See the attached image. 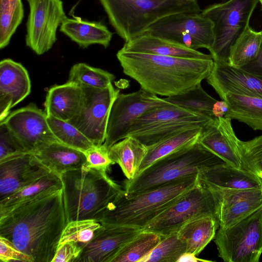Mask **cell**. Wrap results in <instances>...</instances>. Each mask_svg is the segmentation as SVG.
<instances>
[{
  "label": "cell",
  "mask_w": 262,
  "mask_h": 262,
  "mask_svg": "<svg viewBox=\"0 0 262 262\" xmlns=\"http://www.w3.org/2000/svg\"><path fill=\"white\" fill-rule=\"evenodd\" d=\"M67 223L62 187L0 213V236L34 262H52Z\"/></svg>",
  "instance_id": "1"
},
{
  "label": "cell",
  "mask_w": 262,
  "mask_h": 262,
  "mask_svg": "<svg viewBox=\"0 0 262 262\" xmlns=\"http://www.w3.org/2000/svg\"><path fill=\"white\" fill-rule=\"evenodd\" d=\"M117 58L123 73L141 89L169 97L184 93L206 79L213 59H194L131 52L119 50Z\"/></svg>",
  "instance_id": "2"
},
{
  "label": "cell",
  "mask_w": 262,
  "mask_h": 262,
  "mask_svg": "<svg viewBox=\"0 0 262 262\" xmlns=\"http://www.w3.org/2000/svg\"><path fill=\"white\" fill-rule=\"evenodd\" d=\"M68 223L82 220L99 222L123 191L107 172L83 167L60 176Z\"/></svg>",
  "instance_id": "3"
},
{
  "label": "cell",
  "mask_w": 262,
  "mask_h": 262,
  "mask_svg": "<svg viewBox=\"0 0 262 262\" xmlns=\"http://www.w3.org/2000/svg\"><path fill=\"white\" fill-rule=\"evenodd\" d=\"M199 179V175L189 177L132 195H127L123 190L100 223L143 229L195 185Z\"/></svg>",
  "instance_id": "4"
},
{
  "label": "cell",
  "mask_w": 262,
  "mask_h": 262,
  "mask_svg": "<svg viewBox=\"0 0 262 262\" xmlns=\"http://www.w3.org/2000/svg\"><path fill=\"white\" fill-rule=\"evenodd\" d=\"M116 33L125 41L144 33L160 18L201 12L197 0H99Z\"/></svg>",
  "instance_id": "5"
},
{
  "label": "cell",
  "mask_w": 262,
  "mask_h": 262,
  "mask_svg": "<svg viewBox=\"0 0 262 262\" xmlns=\"http://www.w3.org/2000/svg\"><path fill=\"white\" fill-rule=\"evenodd\" d=\"M224 162L198 141L155 161L134 179L125 182V192L132 195L175 181L198 176L203 169Z\"/></svg>",
  "instance_id": "6"
},
{
  "label": "cell",
  "mask_w": 262,
  "mask_h": 262,
  "mask_svg": "<svg viewBox=\"0 0 262 262\" xmlns=\"http://www.w3.org/2000/svg\"><path fill=\"white\" fill-rule=\"evenodd\" d=\"M259 0H228L210 5L201 13L213 23L214 40L209 50L214 61H228L232 46L250 26Z\"/></svg>",
  "instance_id": "7"
},
{
  "label": "cell",
  "mask_w": 262,
  "mask_h": 262,
  "mask_svg": "<svg viewBox=\"0 0 262 262\" xmlns=\"http://www.w3.org/2000/svg\"><path fill=\"white\" fill-rule=\"evenodd\" d=\"M219 256L225 262H258L262 253V207L214 237Z\"/></svg>",
  "instance_id": "8"
},
{
  "label": "cell",
  "mask_w": 262,
  "mask_h": 262,
  "mask_svg": "<svg viewBox=\"0 0 262 262\" xmlns=\"http://www.w3.org/2000/svg\"><path fill=\"white\" fill-rule=\"evenodd\" d=\"M205 216L217 218L216 202L210 190L199 179L195 185L143 230L166 235L192 220Z\"/></svg>",
  "instance_id": "9"
},
{
  "label": "cell",
  "mask_w": 262,
  "mask_h": 262,
  "mask_svg": "<svg viewBox=\"0 0 262 262\" xmlns=\"http://www.w3.org/2000/svg\"><path fill=\"white\" fill-rule=\"evenodd\" d=\"M82 97L76 115L70 123L82 132L95 146L104 142L112 105L119 90L112 84L106 88L81 85Z\"/></svg>",
  "instance_id": "10"
},
{
  "label": "cell",
  "mask_w": 262,
  "mask_h": 262,
  "mask_svg": "<svg viewBox=\"0 0 262 262\" xmlns=\"http://www.w3.org/2000/svg\"><path fill=\"white\" fill-rule=\"evenodd\" d=\"M169 103L164 98L141 88L130 93L119 94L111 110L102 145L108 150L113 144L128 136L132 124L144 112Z\"/></svg>",
  "instance_id": "11"
},
{
  "label": "cell",
  "mask_w": 262,
  "mask_h": 262,
  "mask_svg": "<svg viewBox=\"0 0 262 262\" xmlns=\"http://www.w3.org/2000/svg\"><path fill=\"white\" fill-rule=\"evenodd\" d=\"M29 13L26 23V45L38 55L50 50L56 33L67 17L61 0H27Z\"/></svg>",
  "instance_id": "12"
},
{
  "label": "cell",
  "mask_w": 262,
  "mask_h": 262,
  "mask_svg": "<svg viewBox=\"0 0 262 262\" xmlns=\"http://www.w3.org/2000/svg\"><path fill=\"white\" fill-rule=\"evenodd\" d=\"M2 122L28 152L34 154L49 144L60 142L49 125L45 111L34 103L14 111Z\"/></svg>",
  "instance_id": "13"
},
{
  "label": "cell",
  "mask_w": 262,
  "mask_h": 262,
  "mask_svg": "<svg viewBox=\"0 0 262 262\" xmlns=\"http://www.w3.org/2000/svg\"><path fill=\"white\" fill-rule=\"evenodd\" d=\"M207 187L215 200L220 228L234 225L262 207V186L245 189Z\"/></svg>",
  "instance_id": "14"
},
{
  "label": "cell",
  "mask_w": 262,
  "mask_h": 262,
  "mask_svg": "<svg viewBox=\"0 0 262 262\" xmlns=\"http://www.w3.org/2000/svg\"><path fill=\"white\" fill-rule=\"evenodd\" d=\"M162 38L185 33L194 37L203 48L209 50L214 36L212 21L201 12H179L164 16L151 25L144 32Z\"/></svg>",
  "instance_id": "15"
},
{
  "label": "cell",
  "mask_w": 262,
  "mask_h": 262,
  "mask_svg": "<svg viewBox=\"0 0 262 262\" xmlns=\"http://www.w3.org/2000/svg\"><path fill=\"white\" fill-rule=\"evenodd\" d=\"M51 172L32 153L21 154L0 161V200Z\"/></svg>",
  "instance_id": "16"
},
{
  "label": "cell",
  "mask_w": 262,
  "mask_h": 262,
  "mask_svg": "<svg viewBox=\"0 0 262 262\" xmlns=\"http://www.w3.org/2000/svg\"><path fill=\"white\" fill-rule=\"evenodd\" d=\"M206 80L221 99L228 93L262 98V76L228 61H214Z\"/></svg>",
  "instance_id": "17"
},
{
  "label": "cell",
  "mask_w": 262,
  "mask_h": 262,
  "mask_svg": "<svg viewBox=\"0 0 262 262\" xmlns=\"http://www.w3.org/2000/svg\"><path fill=\"white\" fill-rule=\"evenodd\" d=\"M142 230L101 224L92 240L82 247L77 262H111L121 248Z\"/></svg>",
  "instance_id": "18"
},
{
  "label": "cell",
  "mask_w": 262,
  "mask_h": 262,
  "mask_svg": "<svg viewBox=\"0 0 262 262\" xmlns=\"http://www.w3.org/2000/svg\"><path fill=\"white\" fill-rule=\"evenodd\" d=\"M226 117L212 118L202 127L198 142L225 163L242 168L239 139Z\"/></svg>",
  "instance_id": "19"
},
{
  "label": "cell",
  "mask_w": 262,
  "mask_h": 262,
  "mask_svg": "<svg viewBox=\"0 0 262 262\" xmlns=\"http://www.w3.org/2000/svg\"><path fill=\"white\" fill-rule=\"evenodd\" d=\"M31 81L26 69L20 63L7 58L0 62V122L10 110L30 93Z\"/></svg>",
  "instance_id": "20"
},
{
  "label": "cell",
  "mask_w": 262,
  "mask_h": 262,
  "mask_svg": "<svg viewBox=\"0 0 262 262\" xmlns=\"http://www.w3.org/2000/svg\"><path fill=\"white\" fill-rule=\"evenodd\" d=\"M207 187L225 189H245L262 186V179L243 168L222 162L207 167L199 174Z\"/></svg>",
  "instance_id": "21"
},
{
  "label": "cell",
  "mask_w": 262,
  "mask_h": 262,
  "mask_svg": "<svg viewBox=\"0 0 262 262\" xmlns=\"http://www.w3.org/2000/svg\"><path fill=\"white\" fill-rule=\"evenodd\" d=\"M131 52H138L194 59H212L197 50L188 48L169 40L144 33L126 41L121 49Z\"/></svg>",
  "instance_id": "22"
},
{
  "label": "cell",
  "mask_w": 262,
  "mask_h": 262,
  "mask_svg": "<svg viewBox=\"0 0 262 262\" xmlns=\"http://www.w3.org/2000/svg\"><path fill=\"white\" fill-rule=\"evenodd\" d=\"M212 119L169 103L152 108L139 116L132 124L128 136L178 121L193 122L204 126Z\"/></svg>",
  "instance_id": "23"
},
{
  "label": "cell",
  "mask_w": 262,
  "mask_h": 262,
  "mask_svg": "<svg viewBox=\"0 0 262 262\" xmlns=\"http://www.w3.org/2000/svg\"><path fill=\"white\" fill-rule=\"evenodd\" d=\"M82 97L81 87L76 83L54 85L47 92L45 111L47 116L68 122L79 111Z\"/></svg>",
  "instance_id": "24"
},
{
  "label": "cell",
  "mask_w": 262,
  "mask_h": 262,
  "mask_svg": "<svg viewBox=\"0 0 262 262\" xmlns=\"http://www.w3.org/2000/svg\"><path fill=\"white\" fill-rule=\"evenodd\" d=\"M60 31L82 48L94 44L106 48L113 35L107 27L101 22L83 20L77 16L67 17L60 26Z\"/></svg>",
  "instance_id": "25"
},
{
  "label": "cell",
  "mask_w": 262,
  "mask_h": 262,
  "mask_svg": "<svg viewBox=\"0 0 262 262\" xmlns=\"http://www.w3.org/2000/svg\"><path fill=\"white\" fill-rule=\"evenodd\" d=\"M34 155L52 171L60 176L64 172L81 168L86 164L83 151L60 142L49 144Z\"/></svg>",
  "instance_id": "26"
},
{
  "label": "cell",
  "mask_w": 262,
  "mask_h": 262,
  "mask_svg": "<svg viewBox=\"0 0 262 262\" xmlns=\"http://www.w3.org/2000/svg\"><path fill=\"white\" fill-rule=\"evenodd\" d=\"M147 150L146 146L128 136L113 144L108 149V156L115 164L119 165L127 180H131L138 174Z\"/></svg>",
  "instance_id": "27"
},
{
  "label": "cell",
  "mask_w": 262,
  "mask_h": 262,
  "mask_svg": "<svg viewBox=\"0 0 262 262\" xmlns=\"http://www.w3.org/2000/svg\"><path fill=\"white\" fill-rule=\"evenodd\" d=\"M219 227L216 217L205 216L192 220L177 231L186 245L187 252L199 255L215 237Z\"/></svg>",
  "instance_id": "28"
},
{
  "label": "cell",
  "mask_w": 262,
  "mask_h": 262,
  "mask_svg": "<svg viewBox=\"0 0 262 262\" xmlns=\"http://www.w3.org/2000/svg\"><path fill=\"white\" fill-rule=\"evenodd\" d=\"M222 99L228 105L225 117L244 123L254 130H262V98L228 93Z\"/></svg>",
  "instance_id": "29"
},
{
  "label": "cell",
  "mask_w": 262,
  "mask_h": 262,
  "mask_svg": "<svg viewBox=\"0 0 262 262\" xmlns=\"http://www.w3.org/2000/svg\"><path fill=\"white\" fill-rule=\"evenodd\" d=\"M202 127L200 126L185 130L147 146V152L141 164L138 174L158 160L196 143L201 135Z\"/></svg>",
  "instance_id": "30"
},
{
  "label": "cell",
  "mask_w": 262,
  "mask_h": 262,
  "mask_svg": "<svg viewBox=\"0 0 262 262\" xmlns=\"http://www.w3.org/2000/svg\"><path fill=\"white\" fill-rule=\"evenodd\" d=\"M62 187L60 176L52 171L38 180L0 200V213L46 192Z\"/></svg>",
  "instance_id": "31"
},
{
  "label": "cell",
  "mask_w": 262,
  "mask_h": 262,
  "mask_svg": "<svg viewBox=\"0 0 262 262\" xmlns=\"http://www.w3.org/2000/svg\"><path fill=\"white\" fill-rule=\"evenodd\" d=\"M163 235L142 230L125 244L111 262H141L157 246Z\"/></svg>",
  "instance_id": "32"
},
{
  "label": "cell",
  "mask_w": 262,
  "mask_h": 262,
  "mask_svg": "<svg viewBox=\"0 0 262 262\" xmlns=\"http://www.w3.org/2000/svg\"><path fill=\"white\" fill-rule=\"evenodd\" d=\"M262 39V31H256L249 26L231 47L228 62L243 68L256 56Z\"/></svg>",
  "instance_id": "33"
},
{
  "label": "cell",
  "mask_w": 262,
  "mask_h": 262,
  "mask_svg": "<svg viewBox=\"0 0 262 262\" xmlns=\"http://www.w3.org/2000/svg\"><path fill=\"white\" fill-rule=\"evenodd\" d=\"M164 99L170 103L213 118L212 108L217 100L209 95L201 83L184 93L166 97Z\"/></svg>",
  "instance_id": "34"
},
{
  "label": "cell",
  "mask_w": 262,
  "mask_h": 262,
  "mask_svg": "<svg viewBox=\"0 0 262 262\" xmlns=\"http://www.w3.org/2000/svg\"><path fill=\"white\" fill-rule=\"evenodd\" d=\"M24 15L21 0H0V48L7 47Z\"/></svg>",
  "instance_id": "35"
},
{
  "label": "cell",
  "mask_w": 262,
  "mask_h": 262,
  "mask_svg": "<svg viewBox=\"0 0 262 262\" xmlns=\"http://www.w3.org/2000/svg\"><path fill=\"white\" fill-rule=\"evenodd\" d=\"M115 79V75L107 71L91 67L85 63H78L71 68L68 82L80 86L103 89L112 84Z\"/></svg>",
  "instance_id": "36"
},
{
  "label": "cell",
  "mask_w": 262,
  "mask_h": 262,
  "mask_svg": "<svg viewBox=\"0 0 262 262\" xmlns=\"http://www.w3.org/2000/svg\"><path fill=\"white\" fill-rule=\"evenodd\" d=\"M47 121L52 133L61 143L83 152L95 146L69 122L51 116H47Z\"/></svg>",
  "instance_id": "37"
},
{
  "label": "cell",
  "mask_w": 262,
  "mask_h": 262,
  "mask_svg": "<svg viewBox=\"0 0 262 262\" xmlns=\"http://www.w3.org/2000/svg\"><path fill=\"white\" fill-rule=\"evenodd\" d=\"M177 231L163 235L161 241L141 262H177L187 251L185 242Z\"/></svg>",
  "instance_id": "38"
},
{
  "label": "cell",
  "mask_w": 262,
  "mask_h": 262,
  "mask_svg": "<svg viewBox=\"0 0 262 262\" xmlns=\"http://www.w3.org/2000/svg\"><path fill=\"white\" fill-rule=\"evenodd\" d=\"M200 126L203 127L193 122L178 121L156 126L130 136L144 145L149 146L185 130Z\"/></svg>",
  "instance_id": "39"
},
{
  "label": "cell",
  "mask_w": 262,
  "mask_h": 262,
  "mask_svg": "<svg viewBox=\"0 0 262 262\" xmlns=\"http://www.w3.org/2000/svg\"><path fill=\"white\" fill-rule=\"evenodd\" d=\"M101 224L94 220H82L69 222L62 233L59 244L73 241L82 247L93 238Z\"/></svg>",
  "instance_id": "40"
},
{
  "label": "cell",
  "mask_w": 262,
  "mask_h": 262,
  "mask_svg": "<svg viewBox=\"0 0 262 262\" xmlns=\"http://www.w3.org/2000/svg\"><path fill=\"white\" fill-rule=\"evenodd\" d=\"M242 168L262 179V135L246 141H238Z\"/></svg>",
  "instance_id": "41"
},
{
  "label": "cell",
  "mask_w": 262,
  "mask_h": 262,
  "mask_svg": "<svg viewBox=\"0 0 262 262\" xmlns=\"http://www.w3.org/2000/svg\"><path fill=\"white\" fill-rule=\"evenodd\" d=\"M28 152L4 122H0V161Z\"/></svg>",
  "instance_id": "42"
},
{
  "label": "cell",
  "mask_w": 262,
  "mask_h": 262,
  "mask_svg": "<svg viewBox=\"0 0 262 262\" xmlns=\"http://www.w3.org/2000/svg\"><path fill=\"white\" fill-rule=\"evenodd\" d=\"M83 152L86 158L85 167L107 172L115 164L109 157L108 150L102 145L94 146Z\"/></svg>",
  "instance_id": "43"
},
{
  "label": "cell",
  "mask_w": 262,
  "mask_h": 262,
  "mask_svg": "<svg viewBox=\"0 0 262 262\" xmlns=\"http://www.w3.org/2000/svg\"><path fill=\"white\" fill-rule=\"evenodd\" d=\"M0 260L3 262H34L30 255L17 249L6 238L0 236Z\"/></svg>",
  "instance_id": "44"
},
{
  "label": "cell",
  "mask_w": 262,
  "mask_h": 262,
  "mask_svg": "<svg viewBox=\"0 0 262 262\" xmlns=\"http://www.w3.org/2000/svg\"><path fill=\"white\" fill-rule=\"evenodd\" d=\"M82 247L78 243L67 242L59 245L52 262H77Z\"/></svg>",
  "instance_id": "45"
},
{
  "label": "cell",
  "mask_w": 262,
  "mask_h": 262,
  "mask_svg": "<svg viewBox=\"0 0 262 262\" xmlns=\"http://www.w3.org/2000/svg\"><path fill=\"white\" fill-rule=\"evenodd\" d=\"M242 68L248 72L262 76V39L255 58Z\"/></svg>",
  "instance_id": "46"
},
{
  "label": "cell",
  "mask_w": 262,
  "mask_h": 262,
  "mask_svg": "<svg viewBox=\"0 0 262 262\" xmlns=\"http://www.w3.org/2000/svg\"><path fill=\"white\" fill-rule=\"evenodd\" d=\"M228 110L227 103L224 100H216L212 108V115L214 118L225 117Z\"/></svg>",
  "instance_id": "47"
},
{
  "label": "cell",
  "mask_w": 262,
  "mask_h": 262,
  "mask_svg": "<svg viewBox=\"0 0 262 262\" xmlns=\"http://www.w3.org/2000/svg\"><path fill=\"white\" fill-rule=\"evenodd\" d=\"M198 262V261H210V260L202 259L196 257V255L189 253L185 252L178 259L177 262Z\"/></svg>",
  "instance_id": "48"
},
{
  "label": "cell",
  "mask_w": 262,
  "mask_h": 262,
  "mask_svg": "<svg viewBox=\"0 0 262 262\" xmlns=\"http://www.w3.org/2000/svg\"><path fill=\"white\" fill-rule=\"evenodd\" d=\"M259 2L260 3L261 6H262V0H259Z\"/></svg>",
  "instance_id": "49"
}]
</instances>
